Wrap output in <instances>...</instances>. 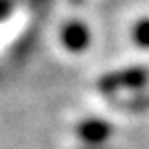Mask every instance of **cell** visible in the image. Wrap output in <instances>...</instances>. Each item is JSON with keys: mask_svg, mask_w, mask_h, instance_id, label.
I'll list each match as a JSON object with an SVG mask.
<instances>
[{"mask_svg": "<svg viewBox=\"0 0 149 149\" xmlns=\"http://www.w3.org/2000/svg\"><path fill=\"white\" fill-rule=\"evenodd\" d=\"M86 30L81 28L80 24H74V26H68V30H66V34H64V42H66V46L68 48H74V50H78L86 44Z\"/></svg>", "mask_w": 149, "mask_h": 149, "instance_id": "6da1fadb", "label": "cell"}, {"mask_svg": "<svg viewBox=\"0 0 149 149\" xmlns=\"http://www.w3.org/2000/svg\"><path fill=\"white\" fill-rule=\"evenodd\" d=\"M12 10V0H0V18L8 16Z\"/></svg>", "mask_w": 149, "mask_h": 149, "instance_id": "7a4b0ae2", "label": "cell"}]
</instances>
